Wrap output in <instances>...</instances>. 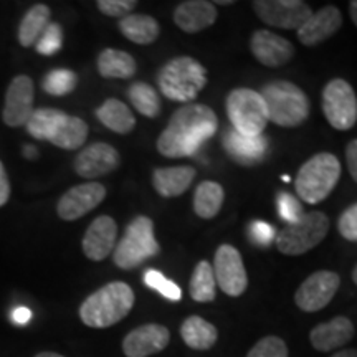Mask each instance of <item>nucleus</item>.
<instances>
[{
  "instance_id": "nucleus-38",
  "label": "nucleus",
  "mask_w": 357,
  "mask_h": 357,
  "mask_svg": "<svg viewBox=\"0 0 357 357\" xmlns=\"http://www.w3.org/2000/svg\"><path fill=\"white\" fill-rule=\"evenodd\" d=\"M276 204H278L280 217L283 218L288 225L296 223L303 215H305V211H303V205L300 204V200L294 197V195L288 194V192H280L278 197H276Z\"/></svg>"
},
{
  "instance_id": "nucleus-18",
  "label": "nucleus",
  "mask_w": 357,
  "mask_h": 357,
  "mask_svg": "<svg viewBox=\"0 0 357 357\" xmlns=\"http://www.w3.org/2000/svg\"><path fill=\"white\" fill-rule=\"evenodd\" d=\"M118 238V223L109 215H101L91 222L83 236V253L93 261H101L113 252Z\"/></svg>"
},
{
  "instance_id": "nucleus-12",
  "label": "nucleus",
  "mask_w": 357,
  "mask_h": 357,
  "mask_svg": "<svg viewBox=\"0 0 357 357\" xmlns=\"http://www.w3.org/2000/svg\"><path fill=\"white\" fill-rule=\"evenodd\" d=\"M339 284H341V278L334 271H314L303 281L301 287L294 293V303L306 312L321 311L331 303L334 294L337 293Z\"/></svg>"
},
{
  "instance_id": "nucleus-40",
  "label": "nucleus",
  "mask_w": 357,
  "mask_h": 357,
  "mask_svg": "<svg viewBox=\"0 0 357 357\" xmlns=\"http://www.w3.org/2000/svg\"><path fill=\"white\" fill-rule=\"evenodd\" d=\"M339 234L344 236L349 242H357V204L351 205L342 212L337 220Z\"/></svg>"
},
{
  "instance_id": "nucleus-1",
  "label": "nucleus",
  "mask_w": 357,
  "mask_h": 357,
  "mask_svg": "<svg viewBox=\"0 0 357 357\" xmlns=\"http://www.w3.org/2000/svg\"><path fill=\"white\" fill-rule=\"evenodd\" d=\"M217 126V114L208 106L189 102L171 116L158 139V151L169 159L195 155L215 134Z\"/></svg>"
},
{
  "instance_id": "nucleus-47",
  "label": "nucleus",
  "mask_w": 357,
  "mask_h": 357,
  "mask_svg": "<svg viewBox=\"0 0 357 357\" xmlns=\"http://www.w3.org/2000/svg\"><path fill=\"white\" fill-rule=\"evenodd\" d=\"M349 13H351L352 22H354V25L357 26V0H352L349 3Z\"/></svg>"
},
{
  "instance_id": "nucleus-16",
  "label": "nucleus",
  "mask_w": 357,
  "mask_h": 357,
  "mask_svg": "<svg viewBox=\"0 0 357 357\" xmlns=\"http://www.w3.org/2000/svg\"><path fill=\"white\" fill-rule=\"evenodd\" d=\"M171 342V333L162 324H144L132 329L124 337L123 352L126 357H149L164 351Z\"/></svg>"
},
{
  "instance_id": "nucleus-28",
  "label": "nucleus",
  "mask_w": 357,
  "mask_h": 357,
  "mask_svg": "<svg viewBox=\"0 0 357 357\" xmlns=\"http://www.w3.org/2000/svg\"><path fill=\"white\" fill-rule=\"evenodd\" d=\"M66 113L60 109H53V108H38L33 109L32 116L26 121V131L35 139L40 141H48L50 142L55 136L58 128L63 124L66 119Z\"/></svg>"
},
{
  "instance_id": "nucleus-45",
  "label": "nucleus",
  "mask_w": 357,
  "mask_h": 357,
  "mask_svg": "<svg viewBox=\"0 0 357 357\" xmlns=\"http://www.w3.org/2000/svg\"><path fill=\"white\" fill-rule=\"evenodd\" d=\"M24 155L29 159H35L37 158V147L35 146H25L24 147Z\"/></svg>"
},
{
  "instance_id": "nucleus-2",
  "label": "nucleus",
  "mask_w": 357,
  "mask_h": 357,
  "mask_svg": "<svg viewBox=\"0 0 357 357\" xmlns=\"http://www.w3.org/2000/svg\"><path fill=\"white\" fill-rule=\"evenodd\" d=\"M134 300L136 298L129 284L123 281H113L89 294L79 306V318L88 328H111L131 312Z\"/></svg>"
},
{
  "instance_id": "nucleus-43",
  "label": "nucleus",
  "mask_w": 357,
  "mask_h": 357,
  "mask_svg": "<svg viewBox=\"0 0 357 357\" xmlns=\"http://www.w3.org/2000/svg\"><path fill=\"white\" fill-rule=\"evenodd\" d=\"M10 199V181L6 172V167L0 162V207H3Z\"/></svg>"
},
{
  "instance_id": "nucleus-34",
  "label": "nucleus",
  "mask_w": 357,
  "mask_h": 357,
  "mask_svg": "<svg viewBox=\"0 0 357 357\" xmlns=\"http://www.w3.org/2000/svg\"><path fill=\"white\" fill-rule=\"evenodd\" d=\"M78 77L71 70H53L43 78V89L52 96H66L77 88Z\"/></svg>"
},
{
  "instance_id": "nucleus-8",
  "label": "nucleus",
  "mask_w": 357,
  "mask_h": 357,
  "mask_svg": "<svg viewBox=\"0 0 357 357\" xmlns=\"http://www.w3.org/2000/svg\"><path fill=\"white\" fill-rule=\"evenodd\" d=\"M225 108L231 126L243 136H260L266 123L270 121L261 95L250 88H236L230 91Z\"/></svg>"
},
{
  "instance_id": "nucleus-5",
  "label": "nucleus",
  "mask_w": 357,
  "mask_h": 357,
  "mask_svg": "<svg viewBox=\"0 0 357 357\" xmlns=\"http://www.w3.org/2000/svg\"><path fill=\"white\" fill-rule=\"evenodd\" d=\"M341 177V164L331 153H319L303 164L294 187L306 204H319L337 185Z\"/></svg>"
},
{
  "instance_id": "nucleus-33",
  "label": "nucleus",
  "mask_w": 357,
  "mask_h": 357,
  "mask_svg": "<svg viewBox=\"0 0 357 357\" xmlns=\"http://www.w3.org/2000/svg\"><path fill=\"white\" fill-rule=\"evenodd\" d=\"M128 96L137 113L146 118H158L160 113V98L151 84L136 82L128 89Z\"/></svg>"
},
{
  "instance_id": "nucleus-20",
  "label": "nucleus",
  "mask_w": 357,
  "mask_h": 357,
  "mask_svg": "<svg viewBox=\"0 0 357 357\" xmlns=\"http://www.w3.org/2000/svg\"><path fill=\"white\" fill-rule=\"evenodd\" d=\"M223 149L235 162L242 166H253L266 155L268 139L263 134L255 137L243 136L231 128L223 134Z\"/></svg>"
},
{
  "instance_id": "nucleus-32",
  "label": "nucleus",
  "mask_w": 357,
  "mask_h": 357,
  "mask_svg": "<svg viewBox=\"0 0 357 357\" xmlns=\"http://www.w3.org/2000/svg\"><path fill=\"white\" fill-rule=\"evenodd\" d=\"M86 137L88 124L82 118H77V116H66L63 124L58 128L56 134L50 142L56 147H61V149L75 151L84 144Z\"/></svg>"
},
{
  "instance_id": "nucleus-13",
  "label": "nucleus",
  "mask_w": 357,
  "mask_h": 357,
  "mask_svg": "<svg viewBox=\"0 0 357 357\" xmlns=\"http://www.w3.org/2000/svg\"><path fill=\"white\" fill-rule=\"evenodd\" d=\"M106 197V187L100 182H86L71 187L58 200L56 213L66 222H73L86 215Z\"/></svg>"
},
{
  "instance_id": "nucleus-4",
  "label": "nucleus",
  "mask_w": 357,
  "mask_h": 357,
  "mask_svg": "<svg viewBox=\"0 0 357 357\" xmlns=\"http://www.w3.org/2000/svg\"><path fill=\"white\" fill-rule=\"evenodd\" d=\"M261 98L268 109V119L281 128H296L310 116V100L294 83L271 82L263 86Z\"/></svg>"
},
{
  "instance_id": "nucleus-31",
  "label": "nucleus",
  "mask_w": 357,
  "mask_h": 357,
  "mask_svg": "<svg viewBox=\"0 0 357 357\" xmlns=\"http://www.w3.org/2000/svg\"><path fill=\"white\" fill-rule=\"evenodd\" d=\"M189 291L192 300L197 303H211L215 300L217 293V281L213 275V268L207 260L197 263L192 273Z\"/></svg>"
},
{
  "instance_id": "nucleus-7",
  "label": "nucleus",
  "mask_w": 357,
  "mask_h": 357,
  "mask_svg": "<svg viewBox=\"0 0 357 357\" xmlns=\"http://www.w3.org/2000/svg\"><path fill=\"white\" fill-rule=\"evenodd\" d=\"M329 218L323 212L305 213L300 220L276 234V248L283 255H303L323 242L329 231Z\"/></svg>"
},
{
  "instance_id": "nucleus-39",
  "label": "nucleus",
  "mask_w": 357,
  "mask_h": 357,
  "mask_svg": "<svg viewBox=\"0 0 357 357\" xmlns=\"http://www.w3.org/2000/svg\"><path fill=\"white\" fill-rule=\"evenodd\" d=\"M96 6L98 10L105 13V15L121 20L124 17L131 15L137 2L136 0H98Z\"/></svg>"
},
{
  "instance_id": "nucleus-6",
  "label": "nucleus",
  "mask_w": 357,
  "mask_h": 357,
  "mask_svg": "<svg viewBox=\"0 0 357 357\" xmlns=\"http://www.w3.org/2000/svg\"><path fill=\"white\" fill-rule=\"evenodd\" d=\"M160 247L154 236V223L149 217L139 215L129 223L123 238L114 247V265L121 270H132L159 255Z\"/></svg>"
},
{
  "instance_id": "nucleus-48",
  "label": "nucleus",
  "mask_w": 357,
  "mask_h": 357,
  "mask_svg": "<svg viewBox=\"0 0 357 357\" xmlns=\"http://www.w3.org/2000/svg\"><path fill=\"white\" fill-rule=\"evenodd\" d=\"M35 357H63V356L56 354V352H40V354H37Z\"/></svg>"
},
{
  "instance_id": "nucleus-30",
  "label": "nucleus",
  "mask_w": 357,
  "mask_h": 357,
  "mask_svg": "<svg viewBox=\"0 0 357 357\" xmlns=\"http://www.w3.org/2000/svg\"><path fill=\"white\" fill-rule=\"evenodd\" d=\"M223 200H225V192L223 187L213 181H204L197 185L194 194V212L200 218H213L220 212Z\"/></svg>"
},
{
  "instance_id": "nucleus-37",
  "label": "nucleus",
  "mask_w": 357,
  "mask_h": 357,
  "mask_svg": "<svg viewBox=\"0 0 357 357\" xmlns=\"http://www.w3.org/2000/svg\"><path fill=\"white\" fill-rule=\"evenodd\" d=\"M247 357H288V346L278 336H266L250 349Z\"/></svg>"
},
{
  "instance_id": "nucleus-24",
  "label": "nucleus",
  "mask_w": 357,
  "mask_h": 357,
  "mask_svg": "<svg viewBox=\"0 0 357 357\" xmlns=\"http://www.w3.org/2000/svg\"><path fill=\"white\" fill-rule=\"evenodd\" d=\"M119 32L126 37L129 42L136 45H151L159 38L160 26L159 22L151 15L142 13H131L119 20Z\"/></svg>"
},
{
  "instance_id": "nucleus-44",
  "label": "nucleus",
  "mask_w": 357,
  "mask_h": 357,
  "mask_svg": "<svg viewBox=\"0 0 357 357\" xmlns=\"http://www.w3.org/2000/svg\"><path fill=\"white\" fill-rule=\"evenodd\" d=\"M12 319L13 323H17L19 326H24L32 319V311L29 307H17L15 311L12 312Z\"/></svg>"
},
{
  "instance_id": "nucleus-23",
  "label": "nucleus",
  "mask_w": 357,
  "mask_h": 357,
  "mask_svg": "<svg viewBox=\"0 0 357 357\" xmlns=\"http://www.w3.org/2000/svg\"><path fill=\"white\" fill-rule=\"evenodd\" d=\"M195 178V169L190 166L159 167L153 174L154 189L160 197H178L189 189Z\"/></svg>"
},
{
  "instance_id": "nucleus-26",
  "label": "nucleus",
  "mask_w": 357,
  "mask_h": 357,
  "mask_svg": "<svg viewBox=\"0 0 357 357\" xmlns=\"http://www.w3.org/2000/svg\"><path fill=\"white\" fill-rule=\"evenodd\" d=\"M96 118L118 134H129L136 126V118L123 101L109 98L96 109Z\"/></svg>"
},
{
  "instance_id": "nucleus-19",
  "label": "nucleus",
  "mask_w": 357,
  "mask_h": 357,
  "mask_svg": "<svg viewBox=\"0 0 357 357\" xmlns=\"http://www.w3.org/2000/svg\"><path fill=\"white\" fill-rule=\"evenodd\" d=\"M342 13L337 7L328 6L307 19L300 30H298V40L306 47H316V45L326 42L341 29Z\"/></svg>"
},
{
  "instance_id": "nucleus-25",
  "label": "nucleus",
  "mask_w": 357,
  "mask_h": 357,
  "mask_svg": "<svg viewBox=\"0 0 357 357\" xmlns=\"http://www.w3.org/2000/svg\"><path fill=\"white\" fill-rule=\"evenodd\" d=\"M181 336L190 349L208 351L215 346L218 331L215 326L200 316H190L181 326Z\"/></svg>"
},
{
  "instance_id": "nucleus-15",
  "label": "nucleus",
  "mask_w": 357,
  "mask_h": 357,
  "mask_svg": "<svg viewBox=\"0 0 357 357\" xmlns=\"http://www.w3.org/2000/svg\"><path fill=\"white\" fill-rule=\"evenodd\" d=\"M121 164L119 153L106 142H95L84 147L75 159V172L84 178H98L116 171Z\"/></svg>"
},
{
  "instance_id": "nucleus-49",
  "label": "nucleus",
  "mask_w": 357,
  "mask_h": 357,
  "mask_svg": "<svg viewBox=\"0 0 357 357\" xmlns=\"http://www.w3.org/2000/svg\"><path fill=\"white\" fill-rule=\"evenodd\" d=\"M352 280H354V283L357 284V265L354 268V271H352Z\"/></svg>"
},
{
  "instance_id": "nucleus-46",
  "label": "nucleus",
  "mask_w": 357,
  "mask_h": 357,
  "mask_svg": "<svg viewBox=\"0 0 357 357\" xmlns=\"http://www.w3.org/2000/svg\"><path fill=\"white\" fill-rule=\"evenodd\" d=\"M331 357H357V349L339 351V352H336V354H333Z\"/></svg>"
},
{
  "instance_id": "nucleus-17",
  "label": "nucleus",
  "mask_w": 357,
  "mask_h": 357,
  "mask_svg": "<svg viewBox=\"0 0 357 357\" xmlns=\"http://www.w3.org/2000/svg\"><path fill=\"white\" fill-rule=\"evenodd\" d=\"M250 50L261 65L270 68L287 65L294 56L293 43L270 30H257L250 38Z\"/></svg>"
},
{
  "instance_id": "nucleus-29",
  "label": "nucleus",
  "mask_w": 357,
  "mask_h": 357,
  "mask_svg": "<svg viewBox=\"0 0 357 357\" xmlns=\"http://www.w3.org/2000/svg\"><path fill=\"white\" fill-rule=\"evenodd\" d=\"M52 19L50 7L45 3H37L25 13L19 26V42L22 47H32L37 43L40 35L45 32Z\"/></svg>"
},
{
  "instance_id": "nucleus-35",
  "label": "nucleus",
  "mask_w": 357,
  "mask_h": 357,
  "mask_svg": "<svg viewBox=\"0 0 357 357\" xmlns=\"http://www.w3.org/2000/svg\"><path fill=\"white\" fill-rule=\"evenodd\" d=\"M144 283L149 288L155 289V291L162 294L164 298L171 301H181L182 291L176 283L171 280H167L162 273H159L158 270H147L144 273Z\"/></svg>"
},
{
  "instance_id": "nucleus-3",
  "label": "nucleus",
  "mask_w": 357,
  "mask_h": 357,
  "mask_svg": "<svg viewBox=\"0 0 357 357\" xmlns=\"http://www.w3.org/2000/svg\"><path fill=\"white\" fill-rule=\"evenodd\" d=\"M158 84L167 100L189 105L207 84V70L192 56L172 58L160 68Z\"/></svg>"
},
{
  "instance_id": "nucleus-11",
  "label": "nucleus",
  "mask_w": 357,
  "mask_h": 357,
  "mask_svg": "<svg viewBox=\"0 0 357 357\" xmlns=\"http://www.w3.org/2000/svg\"><path fill=\"white\" fill-rule=\"evenodd\" d=\"M252 7L266 25L284 30H300L312 15L311 7L301 0H257Z\"/></svg>"
},
{
  "instance_id": "nucleus-41",
  "label": "nucleus",
  "mask_w": 357,
  "mask_h": 357,
  "mask_svg": "<svg viewBox=\"0 0 357 357\" xmlns=\"http://www.w3.org/2000/svg\"><path fill=\"white\" fill-rule=\"evenodd\" d=\"M250 236L260 247H268L276 238V231L270 223L257 220L250 225Z\"/></svg>"
},
{
  "instance_id": "nucleus-9",
  "label": "nucleus",
  "mask_w": 357,
  "mask_h": 357,
  "mask_svg": "<svg viewBox=\"0 0 357 357\" xmlns=\"http://www.w3.org/2000/svg\"><path fill=\"white\" fill-rule=\"evenodd\" d=\"M323 111L337 131H347L357 123V96L346 79H331L323 89Z\"/></svg>"
},
{
  "instance_id": "nucleus-22",
  "label": "nucleus",
  "mask_w": 357,
  "mask_h": 357,
  "mask_svg": "<svg viewBox=\"0 0 357 357\" xmlns=\"http://www.w3.org/2000/svg\"><path fill=\"white\" fill-rule=\"evenodd\" d=\"M354 337V324L346 316H336L312 328L310 341L312 347L319 352H329L342 347Z\"/></svg>"
},
{
  "instance_id": "nucleus-36",
  "label": "nucleus",
  "mask_w": 357,
  "mask_h": 357,
  "mask_svg": "<svg viewBox=\"0 0 357 357\" xmlns=\"http://www.w3.org/2000/svg\"><path fill=\"white\" fill-rule=\"evenodd\" d=\"M61 43H63V30L56 22H50L45 32L40 35L37 43H35V48H37L40 55L50 56L60 50Z\"/></svg>"
},
{
  "instance_id": "nucleus-10",
  "label": "nucleus",
  "mask_w": 357,
  "mask_h": 357,
  "mask_svg": "<svg viewBox=\"0 0 357 357\" xmlns=\"http://www.w3.org/2000/svg\"><path fill=\"white\" fill-rule=\"evenodd\" d=\"M212 268L217 284L223 293L238 298L247 291L248 275L245 271L243 258L235 247L227 243L220 245L215 252Z\"/></svg>"
},
{
  "instance_id": "nucleus-21",
  "label": "nucleus",
  "mask_w": 357,
  "mask_h": 357,
  "mask_svg": "<svg viewBox=\"0 0 357 357\" xmlns=\"http://www.w3.org/2000/svg\"><path fill=\"white\" fill-rule=\"evenodd\" d=\"M217 7L207 0H187L174 10V22L182 32L199 33L215 24Z\"/></svg>"
},
{
  "instance_id": "nucleus-14",
  "label": "nucleus",
  "mask_w": 357,
  "mask_h": 357,
  "mask_svg": "<svg viewBox=\"0 0 357 357\" xmlns=\"http://www.w3.org/2000/svg\"><path fill=\"white\" fill-rule=\"evenodd\" d=\"M35 86L32 78L26 75H19L8 84L6 93L2 118L3 123L10 128L25 126L33 113Z\"/></svg>"
},
{
  "instance_id": "nucleus-27",
  "label": "nucleus",
  "mask_w": 357,
  "mask_h": 357,
  "mask_svg": "<svg viewBox=\"0 0 357 357\" xmlns=\"http://www.w3.org/2000/svg\"><path fill=\"white\" fill-rule=\"evenodd\" d=\"M136 70V60L123 50L106 48L98 56V71L102 78L128 79L134 77Z\"/></svg>"
},
{
  "instance_id": "nucleus-42",
  "label": "nucleus",
  "mask_w": 357,
  "mask_h": 357,
  "mask_svg": "<svg viewBox=\"0 0 357 357\" xmlns=\"http://www.w3.org/2000/svg\"><path fill=\"white\" fill-rule=\"evenodd\" d=\"M346 160L351 177L357 182V139L351 141L346 147Z\"/></svg>"
}]
</instances>
